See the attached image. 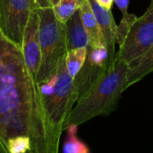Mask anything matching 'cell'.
<instances>
[{
    "instance_id": "obj_1",
    "label": "cell",
    "mask_w": 153,
    "mask_h": 153,
    "mask_svg": "<svg viewBox=\"0 0 153 153\" xmlns=\"http://www.w3.org/2000/svg\"><path fill=\"white\" fill-rule=\"evenodd\" d=\"M60 137L21 47L0 29V153H58Z\"/></svg>"
},
{
    "instance_id": "obj_2",
    "label": "cell",
    "mask_w": 153,
    "mask_h": 153,
    "mask_svg": "<svg viewBox=\"0 0 153 153\" xmlns=\"http://www.w3.org/2000/svg\"><path fill=\"white\" fill-rule=\"evenodd\" d=\"M130 65L117 54L81 94L64 124V131L79 126L96 117H108L117 109L123 92L128 89Z\"/></svg>"
},
{
    "instance_id": "obj_3",
    "label": "cell",
    "mask_w": 153,
    "mask_h": 153,
    "mask_svg": "<svg viewBox=\"0 0 153 153\" xmlns=\"http://www.w3.org/2000/svg\"><path fill=\"white\" fill-rule=\"evenodd\" d=\"M39 15L40 65L36 80L41 83L52 77L67 53L66 24L55 16L52 6L37 9Z\"/></svg>"
},
{
    "instance_id": "obj_4",
    "label": "cell",
    "mask_w": 153,
    "mask_h": 153,
    "mask_svg": "<svg viewBox=\"0 0 153 153\" xmlns=\"http://www.w3.org/2000/svg\"><path fill=\"white\" fill-rule=\"evenodd\" d=\"M39 86L51 123L61 135L64 124L79 99L74 79L66 68L65 57L60 62L56 74Z\"/></svg>"
},
{
    "instance_id": "obj_5",
    "label": "cell",
    "mask_w": 153,
    "mask_h": 153,
    "mask_svg": "<svg viewBox=\"0 0 153 153\" xmlns=\"http://www.w3.org/2000/svg\"><path fill=\"white\" fill-rule=\"evenodd\" d=\"M153 46V0L146 12L134 23L117 55L129 65L143 56Z\"/></svg>"
},
{
    "instance_id": "obj_6",
    "label": "cell",
    "mask_w": 153,
    "mask_h": 153,
    "mask_svg": "<svg viewBox=\"0 0 153 153\" xmlns=\"http://www.w3.org/2000/svg\"><path fill=\"white\" fill-rule=\"evenodd\" d=\"M33 8L32 0H0V29L20 47Z\"/></svg>"
},
{
    "instance_id": "obj_7",
    "label": "cell",
    "mask_w": 153,
    "mask_h": 153,
    "mask_svg": "<svg viewBox=\"0 0 153 153\" xmlns=\"http://www.w3.org/2000/svg\"><path fill=\"white\" fill-rule=\"evenodd\" d=\"M39 15L38 10L33 8L24 30L21 49L30 73L37 76L40 65V44H39Z\"/></svg>"
},
{
    "instance_id": "obj_8",
    "label": "cell",
    "mask_w": 153,
    "mask_h": 153,
    "mask_svg": "<svg viewBox=\"0 0 153 153\" xmlns=\"http://www.w3.org/2000/svg\"><path fill=\"white\" fill-rule=\"evenodd\" d=\"M91 9L100 25L102 32L106 47L108 54V60L112 61L116 56V41H117V27L111 9L108 10L101 7L96 0H89Z\"/></svg>"
},
{
    "instance_id": "obj_9",
    "label": "cell",
    "mask_w": 153,
    "mask_h": 153,
    "mask_svg": "<svg viewBox=\"0 0 153 153\" xmlns=\"http://www.w3.org/2000/svg\"><path fill=\"white\" fill-rule=\"evenodd\" d=\"M79 13L89 37V47L92 48H107L102 32L100 30V25L91 9L89 0H83L81 3L79 7Z\"/></svg>"
},
{
    "instance_id": "obj_10",
    "label": "cell",
    "mask_w": 153,
    "mask_h": 153,
    "mask_svg": "<svg viewBox=\"0 0 153 153\" xmlns=\"http://www.w3.org/2000/svg\"><path fill=\"white\" fill-rule=\"evenodd\" d=\"M66 40L67 51L80 48H88L90 45L89 37L82 22L79 9L66 22Z\"/></svg>"
},
{
    "instance_id": "obj_11",
    "label": "cell",
    "mask_w": 153,
    "mask_h": 153,
    "mask_svg": "<svg viewBox=\"0 0 153 153\" xmlns=\"http://www.w3.org/2000/svg\"><path fill=\"white\" fill-rule=\"evenodd\" d=\"M128 74V88L142 81L153 72V46L139 59L131 63Z\"/></svg>"
},
{
    "instance_id": "obj_12",
    "label": "cell",
    "mask_w": 153,
    "mask_h": 153,
    "mask_svg": "<svg viewBox=\"0 0 153 153\" xmlns=\"http://www.w3.org/2000/svg\"><path fill=\"white\" fill-rule=\"evenodd\" d=\"M88 48H80L68 50L65 55V65L69 74L74 79L85 64Z\"/></svg>"
},
{
    "instance_id": "obj_13",
    "label": "cell",
    "mask_w": 153,
    "mask_h": 153,
    "mask_svg": "<svg viewBox=\"0 0 153 153\" xmlns=\"http://www.w3.org/2000/svg\"><path fill=\"white\" fill-rule=\"evenodd\" d=\"M81 4L80 0H59V2L52 6L56 18L62 23L66 22L78 11Z\"/></svg>"
},
{
    "instance_id": "obj_14",
    "label": "cell",
    "mask_w": 153,
    "mask_h": 153,
    "mask_svg": "<svg viewBox=\"0 0 153 153\" xmlns=\"http://www.w3.org/2000/svg\"><path fill=\"white\" fill-rule=\"evenodd\" d=\"M78 126H70L66 129L67 136L65 138L63 153H90L88 146L76 136Z\"/></svg>"
},
{
    "instance_id": "obj_15",
    "label": "cell",
    "mask_w": 153,
    "mask_h": 153,
    "mask_svg": "<svg viewBox=\"0 0 153 153\" xmlns=\"http://www.w3.org/2000/svg\"><path fill=\"white\" fill-rule=\"evenodd\" d=\"M122 14H123L122 20L117 27V41L119 44V48L122 47L123 44L125 43L126 39L132 26L134 25V23L138 18L135 14L129 13L128 11L122 13Z\"/></svg>"
},
{
    "instance_id": "obj_16",
    "label": "cell",
    "mask_w": 153,
    "mask_h": 153,
    "mask_svg": "<svg viewBox=\"0 0 153 153\" xmlns=\"http://www.w3.org/2000/svg\"><path fill=\"white\" fill-rule=\"evenodd\" d=\"M32 4L35 9H42L51 6L50 0H32Z\"/></svg>"
},
{
    "instance_id": "obj_17",
    "label": "cell",
    "mask_w": 153,
    "mask_h": 153,
    "mask_svg": "<svg viewBox=\"0 0 153 153\" xmlns=\"http://www.w3.org/2000/svg\"><path fill=\"white\" fill-rule=\"evenodd\" d=\"M114 2L117 4V7L120 9L122 13L127 12L128 11V4H129V0H114Z\"/></svg>"
},
{
    "instance_id": "obj_18",
    "label": "cell",
    "mask_w": 153,
    "mask_h": 153,
    "mask_svg": "<svg viewBox=\"0 0 153 153\" xmlns=\"http://www.w3.org/2000/svg\"><path fill=\"white\" fill-rule=\"evenodd\" d=\"M97 3L103 8L105 9H108V10H110L111 7H112V4H113V2L114 0H96Z\"/></svg>"
},
{
    "instance_id": "obj_19",
    "label": "cell",
    "mask_w": 153,
    "mask_h": 153,
    "mask_svg": "<svg viewBox=\"0 0 153 153\" xmlns=\"http://www.w3.org/2000/svg\"><path fill=\"white\" fill-rule=\"evenodd\" d=\"M80 1H81V3H82L83 0H80ZM58 2H59V0H50V4H51V6H54V5L56 4Z\"/></svg>"
}]
</instances>
